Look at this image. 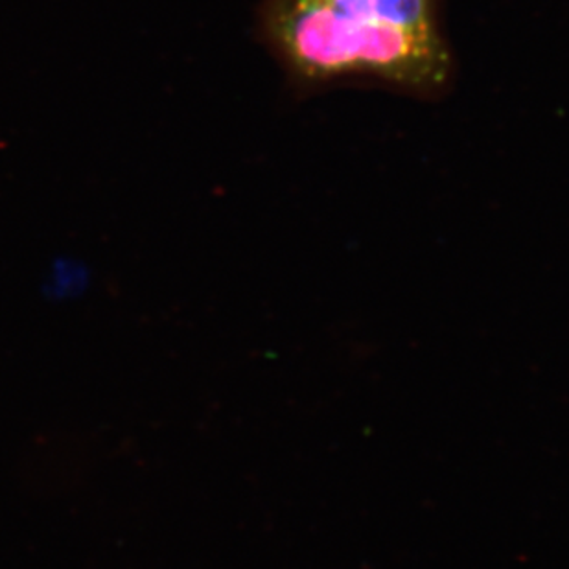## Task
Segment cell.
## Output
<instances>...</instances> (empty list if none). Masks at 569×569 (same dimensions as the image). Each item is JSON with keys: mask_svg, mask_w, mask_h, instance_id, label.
<instances>
[{"mask_svg": "<svg viewBox=\"0 0 569 569\" xmlns=\"http://www.w3.org/2000/svg\"><path fill=\"white\" fill-rule=\"evenodd\" d=\"M260 38L302 91L371 81L417 98L450 89L456 58L445 33H417L339 16L312 0H263Z\"/></svg>", "mask_w": 569, "mask_h": 569, "instance_id": "obj_1", "label": "cell"}, {"mask_svg": "<svg viewBox=\"0 0 569 569\" xmlns=\"http://www.w3.org/2000/svg\"><path fill=\"white\" fill-rule=\"evenodd\" d=\"M339 16L417 33H442L441 0H312Z\"/></svg>", "mask_w": 569, "mask_h": 569, "instance_id": "obj_2", "label": "cell"}]
</instances>
